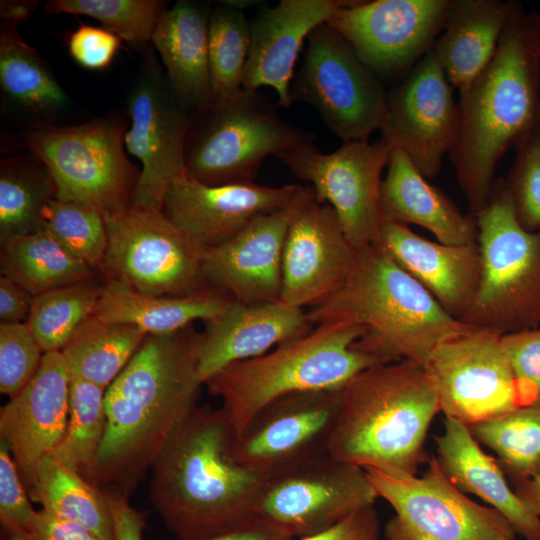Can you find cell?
I'll return each mask as SVG.
<instances>
[{"instance_id": "2e32d148", "label": "cell", "mask_w": 540, "mask_h": 540, "mask_svg": "<svg viewBox=\"0 0 540 540\" xmlns=\"http://www.w3.org/2000/svg\"><path fill=\"white\" fill-rule=\"evenodd\" d=\"M502 335L471 326L432 351L424 368L445 417L471 426L520 408Z\"/></svg>"}, {"instance_id": "c3c4849f", "label": "cell", "mask_w": 540, "mask_h": 540, "mask_svg": "<svg viewBox=\"0 0 540 540\" xmlns=\"http://www.w3.org/2000/svg\"><path fill=\"white\" fill-rule=\"evenodd\" d=\"M298 540H380V522L374 506L359 510L331 528Z\"/></svg>"}, {"instance_id": "e575fe53", "label": "cell", "mask_w": 540, "mask_h": 540, "mask_svg": "<svg viewBox=\"0 0 540 540\" xmlns=\"http://www.w3.org/2000/svg\"><path fill=\"white\" fill-rule=\"evenodd\" d=\"M147 335L134 325L110 323L92 315L61 352L71 376L107 389Z\"/></svg>"}, {"instance_id": "ab89813d", "label": "cell", "mask_w": 540, "mask_h": 540, "mask_svg": "<svg viewBox=\"0 0 540 540\" xmlns=\"http://www.w3.org/2000/svg\"><path fill=\"white\" fill-rule=\"evenodd\" d=\"M100 289L81 282L34 297L26 324L44 353L61 351L94 315Z\"/></svg>"}, {"instance_id": "d6a6232c", "label": "cell", "mask_w": 540, "mask_h": 540, "mask_svg": "<svg viewBox=\"0 0 540 540\" xmlns=\"http://www.w3.org/2000/svg\"><path fill=\"white\" fill-rule=\"evenodd\" d=\"M30 499L42 509L78 522L106 540H115L114 522L105 492L52 455L40 460Z\"/></svg>"}, {"instance_id": "9a60e30c", "label": "cell", "mask_w": 540, "mask_h": 540, "mask_svg": "<svg viewBox=\"0 0 540 540\" xmlns=\"http://www.w3.org/2000/svg\"><path fill=\"white\" fill-rule=\"evenodd\" d=\"M125 147L141 163L131 206L162 210L172 182L186 173L185 143L192 112L174 94L149 47L127 99Z\"/></svg>"}, {"instance_id": "30bf717a", "label": "cell", "mask_w": 540, "mask_h": 540, "mask_svg": "<svg viewBox=\"0 0 540 540\" xmlns=\"http://www.w3.org/2000/svg\"><path fill=\"white\" fill-rule=\"evenodd\" d=\"M290 93L293 102L314 108L342 142L366 141L384 121L387 91L383 82L327 22L308 36Z\"/></svg>"}, {"instance_id": "4dcf8cb0", "label": "cell", "mask_w": 540, "mask_h": 540, "mask_svg": "<svg viewBox=\"0 0 540 540\" xmlns=\"http://www.w3.org/2000/svg\"><path fill=\"white\" fill-rule=\"evenodd\" d=\"M512 1L452 0L434 50L449 83L462 90L494 55Z\"/></svg>"}, {"instance_id": "816d5d0a", "label": "cell", "mask_w": 540, "mask_h": 540, "mask_svg": "<svg viewBox=\"0 0 540 540\" xmlns=\"http://www.w3.org/2000/svg\"><path fill=\"white\" fill-rule=\"evenodd\" d=\"M105 494L113 517L115 540H143L147 513L132 507L128 498Z\"/></svg>"}, {"instance_id": "d590c367", "label": "cell", "mask_w": 540, "mask_h": 540, "mask_svg": "<svg viewBox=\"0 0 540 540\" xmlns=\"http://www.w3.org/2000/svg\"><path fill=\"white\" fill-rule=\"evenodd\" d=\"M28 155L1 162V242L41 230V215L55 198V186L44 164Z\"/></svg>"}, {"instance_id": "8d00e7d4", "label": "cell", "mask_w": 540, "mask_h": 540, "mask_svg": "<svg viewBox=\"0 0 540 540\" xmlns=\"http://www.w3.org/2000/svg\"><path fill=\"white\" fill-rule=\"evenodd\" d=\"M469 429L496 455L514 485L540 475V404L517 408Z\"/></svg>"}, {"instance_id": "f546056e", "label": "cell", "mask_w": 540, "mask_h": 540, "mask_svg": "<svg viewBox=\"0 0 540 540\" xmlns=\"http://www.w3.org/2000/svg\"><path fill=\"white\" fill-rule=\"evenodd\" d=\"M234 300L212 286L185 296H156L109 280L100 289L94 315L106 322L134 325L148 335H161L180 331L195 320H213Z\"/></svg>"}, {"instance_id": "f907efd6", "label": "cell", "mask_w": 540, "mask_h": 540, "mask_svg": "<svg viewBox=\"0 0 540 540\" xmlns=\"http://www.w3.org/2000/svg\"><path fill=\"white\" fill-rule=\"evenodd\" d=\"M199 540H293V537L274 524L249 515Z\"/></svg>"}, {"instance_id": "5b68a950", "label": "cell", "mask_w": 540, "mask_h": 540, "mask_svg": "<svg viewBox=\"0 0 540 540\" xmlns=\"http://www.w3.org/2000/svg\"><path fill=\"white\" fill-rule=\"evenodd\" d=\"M438 412L423 365L403 360L369 367L343 387L329 454L364 470L417 475L430 459L425 441Z\"/></svg>"}, {"instance_id": "6f0895ef", "label": "cell", "mask_w": 540, "mask_h": 540, "mask_svg": "<svg viewBox=\"0 0 540 540\" xmlns=\"http://www.w3.org/2000/svg\"><path fill=\"white\" fill-rule=\"evenodd\" d=\"M539 24H540V14H539Z\"/></svg>"}, {"instance_id": "7402d4cb", "label": "cell", "mask_w": 540, "mask_h": 540, "mask_svg": "<svg viewBox=\"0 0 540 540\" xmlns=\"http://www.w3.org/2000/svg\"><path fill=\"white\" fill-rule=\"evenodd\" d=\"M303 186L255 182L206 185L186 173L170 185L162 211L204 250L229 240L255 218L290 204Z\"/></svg>"}, {"instance_id": "277c9868", "label": "cell", "mask_w": 540, "mask_h": 540, "mask_svg": "<svg viewBox=\"0 0 540 540\" xmlns=\"http://www.w3.org/2000/svg\"><path fill=\"white\" fill-rule=\"evenodd\" d=\"M307 314L313 325L357 323L363 333L355 348L381 363L408 360L424 366L442 341L471 327L448 314L378 244L359 250L346 282Z\"/></svg>"}, {"instance_id": "836d02e7", "label": "cell", "mask_w": 540, "mask_h": 540, "mask_svg": "<svg viewBox=\"0 0 540 540\" xmlns=\"http://www.w3.org/2000/svg\"><path fill=\"white\" fill-rule=\"evenodd\" d=\"M90 269L45 230L16 236L2 243V275L14 280L34 297L86 282Z\"/></svg>"}, {"instance_id": "db71d44e", "label": "cell", "mask_w": 540, "mask_h": 540, "mask_svg": "<svg viewBox=\"0 0 540 540\" xmlns=\"http://www.w3.org/2000/svg\"><path fill=\"white\" fill-rule=\"evenodd\" d=\"M38 5V1L27 0H5L0 4V15L2 21L18 25L29 19L32 12Z\"/></svg>"}, {"instance_id": "ac0fdd59", "label": "cell", "mask_w": 540, "mask_h": 540, "mask_svg": "<svg viewBox=\"0 0 540 540\" xmlns=\"http://www.w3.org/2000/svg\"><path fill=\"white\" fill-rule=\"evenodd\" d=\"M343 388L279 397L259 410L236 435L235 458L269 475L329 454Z\"/></svg>"}, {"instance_id": "6da1fadb", "label": "cell", "mask_w": 540, "mask_h": 540, "mask_svg": "<svg viewBox=\"0 0 540 540\" xmlns=\"http://www.w3.org/2000/svg\"><path fill=\"white\" fill-rule=\"evenodd\" d=\"M200 334L192 327L146 336L107 388V425L85 478L107 494L128 498L170 437L198 406Z\"/></svg>"}, {"instance_id": "4316f807", "label": "cell", "mask_w": 540, "mask_h": 540, "mask_svg": "<svg viewBox=\"0 0 540 540\" xmlns=\"http://www.w3.org/2000/svg\"><path fill=\"white\" fill-rule=\"evenodd\" d=\"M434 441L436 461L456 488L499 511L525 540H540V517L520 500L497 459L483 450L469 426L445 417L443 432Z\"/></svg>"}, {"instance_id": "d4e9b609", "label": "cell", "mask_w": 540, "mask_h": 540, "mask_svg": "<svg viewBox=\"0 0 540 540\" xmlns=\"http://www.w3.org/2000/svg\"><path fill=\"white\" fill-rule=\"evenodd\" d=\"M303 308L282 301L243 302L234 300L221 315L206 321L200 334L198 374L203 385L235 362L263 355L312 328Z\"/></svg>"}, {"instance_id": "60d3db41", "label": "cell", "mask_w": 540, "mask_h": 540, "mask_svg": "<svg viewBox=\"0 0 540 540\" xmlns=\"http://www.w3.org/2000/svg\"><path fill=\"white\" fill-rule=\"evenodd\" d=\"M41 230L47 231L69 254L90 268L103 265L108 234L101 212L53 198L42 211Z\"/></svg>"}, {"instance_id": "681fc988", "label": "cell", "mask_w": 540, "mask_h": 540, "mask_svg": "<svg viewBox=\"0 0 540 540\" xmlns=\"http://www.w3.org/2000/svg\"><path fill=\"white\" fill-rule=\"evenodd\" d=\"M35 540H106L84 525L41 509L30 535Z\"/></svg>"}, {"instance_id": "e0dca14e", "label": "cell", "mask_w": 540, "mask_h": 540, "mask_svg": "<svg viewBox=\"0 0 540 540\" xmlns=\"http://www.w3.org/2000/svg\"><path fill=\"white\" fill-rule=\"evenodd\" d=\"M452 0L352 1L327 21L383 82L406 76L432 49Z\"/></svg>"}, {"instance_id": "ba28073f", "label": "cell", "mask_w": 540, "mask_h": 540, "mask_svg": "<svg viewBox=\"0 0 540 540\" xmlns=\"http://www.w3.org/2000/svg\"><path fill=\"white\" fill-rule=\"evenodd\" d=\"M311 140L312 135L282 120L265 95L243 89L230 100L192 112L186 174L211 186L252 182L265 158Z\"/></svg>"}, {"instance_id": "3957f363", "label": "cell", "mask_w": 540, "mask_h": 540, "mask_svg": "<svg viewBox=\"0 0 540 540\" xmlns=\"http://www.w3.org/2000/svg\"><path fill=\"white\" fill-rule=\"evenodd\" d=\"M225 410L197 406L151 467L150 500L176 540H199L251 514L265 479L234 455Z\"/></svg>"}, {"instance_id": "5bb4252c", "label": "cell", "mask_w": 540, "mask_h": 540, "mask_svg": "<svg viewBox=\"0 0 540 540\" xmlns=\"http://www.w3.org/2000/svg\"><path fill=\"white\" fill-rule=\"evenodd\" d=\"M377 499L364 469L327 454L267 475L251 514L302 538L374 506Z\"/></svg>"}, {"instance_id": "603a6c76", "label": "cell", "mask_w": 540, "mask_h": 540, "mask_svg": "<svg viewBox=\"0 0 540 540\" xmlns=\"http://www.w3.org/2000/svg\"><path fill=\"white\" fill-rule=\"evenodd\" d=\"M70 381L62 352H46L30 381L0 409V437L8 445L27 492L38 463L64 436Z\"/></svg>"}, {"instance_id": "7c38bea8", "label": "cell", "mask_w": 540, "mask_h": 540, "mask_svg": "<svg viewBox=\"0 0 540 540\" xmlns=\"http://www.w3.org/2000/svg\"><path fill=\"white\" fill-rule=\"evenodd\" d=\"M104 218L109 280L156 296H185L210 286L203 275L205 250L162 210L130 205Z\"/></svg>"}, {"instance_id": "d6986e66", "label": "cell", "mask_w": 540, "mask_h": 540, "mask_svg": "<svg viewBox=\"0 0 540 540\" xmlns=\"http://www.w3.org/2000/svg\"><path fill=\"white\" fill-rule=\"evenodd\" d=\"M381 139L402 151L426 178L440 171L442 159L453 148L459 131V109L433 49L387 91Z\"/></svg>"}, {"instance_id": "52a82bcc", "label": "cell", "mask_w": 540, "mask_h": 540, "mask_svg": "<svg viewBox=\"0 0 540 540\" xmlns=\"http://www.w3.org/2000/svg\"><path fill=\"white\" fill-rule=\"evenodd\" d=\"M475 219L481 279L460 321L501 334L540 327V229L520 224L501 177Z\"/></svg>"}, {"instance_id": "ffe728a7", "label": "cell", "mask_w": 540, "mask_h": 540, "mask_svg": "<svg viewBox=\"0 0 540 540\" xmlns=\"http://www.w3.org/2000/svg\"><path fill=\"white\" fill-rule=\"evenodd\" d=\"M313 196V189L303 186L287 206L255 218L229 240L206 249L203 275L207 284L238 301H280L286 234L295 215Z\"/></svg>"}, {"instance_id": "74e56055", "label": "cell", "mask_w": 540, "mask_h": 540, "mask_svg": "<svg viewBox=\"0 0 540 540\" xmlns=\"http://www.w3.org/2000/svg\"><path fill=\"white\" fill-rule=\"evenodd\" d=\"M106 390L71 376L67 427L62 440L50 454L84 477L92 469L105 435Z\"/></svg>"}, {"instance_id": "8fae6325", "label": "cell", "mask_w": 540, "mask_h": 540, "mask_svg": "<svg viewBox=\"0 0 540 540\" xmlns=\"http://www.w3.org/2000/svg\"><path fill=\"white\" fill-rule=\"evenodd\" d=\"M365 471L378 498L395 512L385 526V540H515L509 521L456 488L435 456L421 476Z\"/></svg>"}, {"instance_id": "7bdbcfd3", "label": "cell", "mask_w": 540, "mask_h": 540, "mask_svg": "<svg viewBox=\"0 0 540 540\" xmlns=\"http://www.w3.org/2000/svg\"><path fill=\"white\" fill-rule=\"evenodd\" d=\"M514 148L515 159L504 179L520 224L536 231L540 229V112Z\"/></svg>"}, {"instance_id": "7a4b0ae2", "label": "cell", "mask_w": 540, "mask_h": 540, "mask_svg": "<svg viewBox=\"0 0 540 540\" xmlns=\"http://www.w3.org/2000/svg\"><path fill=\"white\" fill-rule=\"evenodd\" d=\"M459 131L449 152L474 217L486 206L502 156L540 112L539 14L512 1L498 47L462 90Z\"/></svg>"}, {"instance_id": "1f68e13d", "label": "cell", "mask_w": 540, "mask_h": 540, "mask_svg": "<svg viewBox=\"0 0 540 540\" xmlns=\"http://www.w3.org/2000/svg\"><path fill=\"white\" fill-rule=\"evenodd\" d=\"M16 25L2 21L0 88L3 100L36 121H49L65 111L69 97L36 49L19 35Z\"/></svg>"}, {"instance_id": "f35d334b", "label": "cell", "mask_w": 540, "mask_h": 540, "mask_svg": "<svg viewBox=\"0 0 540 540\" xmlns=\"http://www.w3.org/2000/svg\"><path fill=\"white\" fill-rule=\"evenodd\" d=\"M250 51V21L243 10L223 2L212 7L209 69L213 102L230 100L243 90Z\"/></svg>"}, {"instance_id": "4fadbf2b", "label": "cell", "mask_w": 540, "mask_h": 540, "mask_svg": "<svg viewBox=\"0 0 540 540\" xmlns=\"http://www.w3.org/2000/svg\"><path fill=\"white\" fill-rule=\"evenodd\" d=\"M390 153L381 138L372 143L342 142L331 153H322L311 140L277 158L296 178L310 183L319 203L333 208L346 237L359 251L378 243L386 222L381 175Z\"/></svg>"}, {"instance_id": "484cf974", "label": "cell", "mask_w": 540, "mask_h": 540, "mask_svg": "<svg viewBox=\"0 0 540 540\" xmlns=\"http://www.w3.org/2000/svg\"><path fill=\"white\" fill-rule=\"evenodd\" d=\"M415 278L455 319L470 308L481 279L477 243L447 245L411 231L407 225L386 221L377 243Z\"/></svg>"}, {"instance_id": "f5cc1de1", "label": "cell", "mask_w": 540, "mask_h": 540, "mask_svg": "<svg viewBox=\"0 0 540 540\" xmlns=\"http://www.w3.org/2000/svg\"><path fill=\"white\" fill-rule=\"evenodd\" d=\"M34 296L11 278H0V318L2 323L27 321Z\"/></svg>"}, {"instance_id": "11a10c76", "label": "cell", "mask_w": 540, "mask_h": 540, "mask_svg": "<svg viewBox=\"0 0 540 540\" xmlns=\"http://www.w3.org/2000/svg\"><path fill=\"white\" fill-rule=\"evenodd\" d=\"M514 491L524 505L540 517V475L514 485Z\"/></svg>"}, {"instance_id": "7dc6e473", "label": "cell", "mask_w": 540, "mask_h": 540, "mask_svg": "<svg viewBox=\"0 0 540 540\" xmlns=\"http://www.w3.org/2000/svg\"><path fill=\"white\" fill-rule=\"evenodd\" d=\"M120 44L121 39L109 30L83 24L70 35L68 50L80 66L102 70L110 65Z\"/></svg>"}, {"instance_id": "b9f144b4", "label": "cell", "mask_w": 540, "mask_h": 540, "mask_svg": "<svg viewBox=\"0 0 540 540\" xmlns=\"http://www.w3.org/2000/svg\"><path fill=\"white\" fill-rule=\"evenodd\" d=\"M165 7L159 0H50L45 4L49 14L94 18L103 28L135 45L151 42Z\"/></svg>"}, {"instance_id": "f1b7e54d", "label": "cell", "mask_w": 540, "mask_h": 540, "mask_svg": "<svg viewBox=\"0 0 540 540\" xmlns=\"http://www.w3.org/2000/svg\"><path fill=\"white\" fill-rule=\"evenodd\" d=\"M386 167L380 193L386 221L421 226L447 245L477 243L475 217L463 214L402 151L391 150Z\"/></svg>"}, {"instance_id": "cb8c5ba5", "label": "cell", "mask_w": 540, "mask_h": 540, "mask_svg": "<svg viewBox=\"0 0 540 540\" xmlns=\"http://www.w3.org/2000/svg\"><path fill=\"white\" fill-rule=\"evenodd\" d=\"M353 0H281L263 5L250 21V51L243 89L271 87L278 105L289 108L298 55L310 33Z\"/></svg>"}, {"instance_id": "bcb514c9", "label": "cell", "mask_w": 540, "mask_h": 540, "mask_svg": "<svg viewBox=\"0 0 540 540\" xmlns=\"http://www.w3.org/2000/svg\"><path fill=\"white\" fill-rule=\"evenodd\" d=\"M11 456L8 445L0 442V522L4 534L31 535L38 511Z\"/></svg>"}, {"instance_id": "44dd1931", "label": "cell", "mask_w": 540, "mask_h": 540, "mask_svg": "<svg viewBox=\"0 0 540 540\" xmlns=\"http://www.w3.org/2000/svg\"><path fill=\"white\" fill-rule=\"evenodd\" d=\"M358 250L346 237L333 208L315 195L291 221L283 249L281 300L312 307L349 278Z\"/></svg>"}, {"instance_id": "8992f818", "label": "cell", "mask_w": 540, "mask_h": 540, "mask_svg": "<svg viewBox=\"0 0 540 540\" xmlns=\"http://www.w3.org/2000/svg\"><path fill=\"white\" fill-rule=\"evenodd\" d=\"M362 327L350 320L318 324L273 350L230 364L205 385L222 399L236 435L273 400L296 392L339 389L363 370L382 364L355 348Z\"/></svg>"}, {"instance_id": "f6af8a7d", "label": "cell", "mask_w": 540, "mask_h": 540, "mask_svg": "<svg viewBox=\"0 0 540 540\" xmlns=\"http://www.w3.org/2000/svg\"><path fill=\"white\" fill-rule=\"evenodd\" d=\"M501 344L520 407L540 404V327L503 334Z\"/></svg>"}, {"instance_id": "9c48e42d", "label": "cell", "mask_w": 540, "mask_h": 540, "mask_svg": "<svg viewBox=\"0 0 540 540\" xmlns=\"http://www.w3.org/2000/svg\"><path fill=\"white\" fill-rule=\"evenodd\" d=\"M126 131L119 117L103 116L76 125L33 126L25 140L49 172L56 199L107 216L131 205L140 176L125 153Z\"/></svg>"}, {"instance_id": "83f0119b", "label": "cell", "mask_w": 540, "mask_h": 540, "mask_svg": "<svg viewBox=\"0 0 540 540\" xmlns=\"http://www.w3.org/2000/svg\"><path fill=\"white\" fill-rule=\"evenodd\" d=\"M212 6L178 0L162 11L151 43L159 54L168 82L191 112L213 102L209 69V23Z\"/></svg>"}, {"instance_id": "ee69618b", "label": "cell", "mask_w": 540, "mask_h": 540, "mask_svg": "<svg viewBox=\"0 0 540 540\" xmlns=\"http://www.w3.org/2000/svg\"><path fill=\"white\" fill-rule=\"evenodd\" d=\"M43 355L26 323H1L0 392L17 395L37 372Z\"/></svg>"}, {"instance_id": "9f6ffc18", "label": "cell", "mask_w": 540, "mask_h": 540, "mask_svg": "<svg viewBox=\"0 0 540 540\" xmlns=\"http://www.w3.org/2000/svg\"><path fill=\"white\" fill-rule=\"evenodd\" d=\"M5 540H35L26 534H5Z\"/></svg>"}]
</instances>
